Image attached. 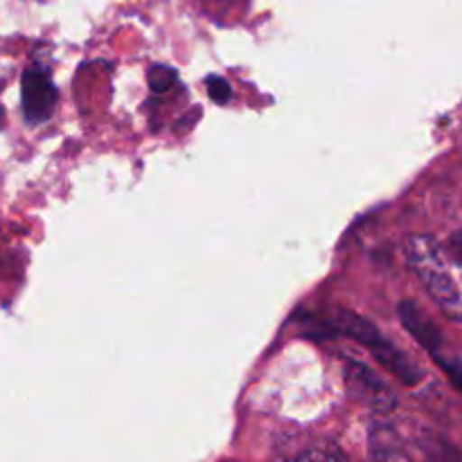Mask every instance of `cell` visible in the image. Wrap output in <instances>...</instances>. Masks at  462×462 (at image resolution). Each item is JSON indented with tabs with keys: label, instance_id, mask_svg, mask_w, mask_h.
Wrapping results in <instances>:
<instances>
[{
	"label": "cell",
	"instance_id": "cell-1",
	"mask_svg": "<svg viewBox=\"0 0 462 462\" xmlns=\"http://www.w3.org/2000/svg\"><path fill=\"white\" fill-rule=\"evenodd\" d=\"M404 255L442 314L462 323V275L449 251L427 235H411L404 244Z\"/></svg>",
	"mask_w": 462,
	"mask_h": 462
},
{
	"label": "cell",
	"instance_id": "cell-2",
	"mask_svg": "<svg viewBox=\"0 0 462 462\" xmlns=\"http://www.w3.org/2000/svg\"><path fill=\"white\" fill-rule=\"evenodd\" d=\"M320 328L332 329V332L346 334V337L355 338L359 346H364L383 368L391 370L397 379H402L409 386H415V383L422 382V370L395 346V343L388 341L377 328H374L370 320L361 319V316L350 314V311L338 310L334 319H328L320 323Z\"/></svg>",
	"mask_w": 462,
	"mask_h": 462
},
{
	"label": "cell",
	"instance_id": "cell-3",
	"mask_svg": "<svg viewBox=\"0 0 462 462\" xmlns=\"http://www.w3.org/2000/svg\"><path fill=\"white\" fill-rule=\"evenodd\" d=\"M21 95L27 122L39 125L52 116L54 104H57V88H54L52 79L45 70L27 68L21 79Z\"/></svg>",
	"mask_w": 462,
	"mask_h": 462
},
{
	"label": "cell",
	"instance_id": "cell-4",
	"mask_svg": "<svg viewBox=\"0 0 462 462\" xmlns=\"http://www.w3.org/2000/svg\"><path fill=\"white\" fill-rule=\"evenodd\" d=\"M346 382L355 397L365 402L368 406L377 411H391L395 406V397L388 391L386 383L368 368V365L359 364V361H347Z\"/></svg>",
	"mask_w": 462,
	"mask_h": 462
},
{
	"label": "cell",
	"instance_id": "cell-5",
	"mask_svg": "<svg viewBox=\"0 0 462 462\" xmlns=\"http://www.w3.org/2000/svg\"><path fill=\"white\" fill-rule=\"evenodd\" d=\"M400 319L404 323V328L409 329L411 337L429 352L436 361L442 359V337L438 332V328L433 325V320L420 310L415 302H402L400 305Z\"/></svg>",
	"mask_w": 462,
	"mask_h": 462
},
{
	"label": "cell",
	"instance_id": "cell-6",
	"mask_svg": "<svg viewBox=\"0 0 462 462\" xmlns=\"http://www.w3.org/2000/svg\"><path fill=\"white\" fill-rule=\"evenodd\" d=\"M278 462H347V458L332 442H314V445L300 447L293 454L282 456Z\"/></svg>",
	"mask_w": 462,
	"mask_h": 462
},
{
	"label": "cell",
	"instance_id": "cell-7",
	"mask_svg": "<svg viewBox=\"0 0 462 462\" xmlns=\"http://www.w3.org/2000/svg\"><path fill=\"white\" fill-rule=\"evenodd\" d=\"M147 79H149V86H152V90H156V93H165V90H170L171 86H174L176 72L167 66H153L152 70H149Z\"/></svg>",
	"mask_w": 462,
	"mask_h": 462
},
{
	"label": "cell",
	"instance_id": "cell-8",
	"mask_svg": "<svg viewBox=\"0 0 462 462\" xmlns=\"http://www.w3.org/2000/svg\"><path fill=\"white\" fill-rule=\"evenodd\" d=\"M208 95H210L212 99H215L217 104H226L230 99V84L226 79H221V77L212 75L208 77Z\"/></svg>",
	"mask_w": 462,
	"mask_h": 462
},
{
	"label": "cell",
	"instance_id": "cell-9",
	"mask_svg": "<svg viewBox=\"0 0 462 462\" xmlns=\"http://www.w3.org/2000/svg\"><path fill=\"white\" fill-rule=\"evenodd\" d=\"M373 462H413V460L397 449H377L373 456Z\"/></svg>",
	"mask_w": 462,
	"mask_h": 462
},
{
	"label": "cell",
	"instance_id": "cell-10",
	"mask_svg": "<svg viewBox=\"0 0 462 462\" xmlns=\"http://www.w3.org/2000/svg\"><path fill=\"white\" fill-rule=\"evenodd\" d=\"M449 253H451V257H454V260H456V264L462 266V230H458V233L451 235Z\"/></svg>",
	"mask_w": 462,
	"mask_h": 462
}]
</instances>
